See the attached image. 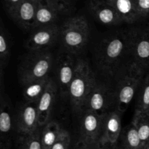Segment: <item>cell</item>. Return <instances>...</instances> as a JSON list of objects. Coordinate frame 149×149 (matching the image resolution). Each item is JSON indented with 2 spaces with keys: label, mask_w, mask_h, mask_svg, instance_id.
Returning <instances> with one entry per match:
<instances>
[{
  "label": "cell",
  "mask_w": 149,
  "mask_h": 149,
  "mask_svg": "<svg viewBox=\"0 0 149 149\" xmlns=\"http://www.w3.org/2000/svg\"><path fill=\"white\" fill-rule=\"evenodd\" d=\"M127 58L131 59L128 31L109 35L100 42L97 52V65L106 75L116 77L125 65L130 64L125 62Z\"/></svg>",
  "instance_id": "1"
},
{
  "label": "cell",
  "mask_w": 149,
  "mask_h": 149,
  "mask_svg": "<svg viewBox=\"0 0 149 149\" xmlns=\"http://www.w3.org/2000/svg\"><path fill=\"white\" fill-rule=\"evenodd\" d=\"M144 75L145 70L138 64L132 62L116 76L117 83L113 88L115 107L122 114L127 110L138 92Z\"/></svg>",
  "instance_id": "2"
},
{
  "label": "cell",
  "mask_w": 149,
  "mask_h": 149,
  "mask_svg": "<svg viewBox=\"0 0 149 149\" xmlns=\"http://www.w3.org/2000/svg\"><path fill=\"white\" fill-rule=\"evenodd\" d=\"M53 64V55L49 49L29 51L23 58L17 70L21 85L48 77Z\"/></svg>",
  "instance_id": "3"
},
{
  "label": "cell",
  "mask_w": 149,
  "mask_h": 149,
  "mask_svg": "<svg viewBox=\"0 0 149 149\" xmlns=\"http://www.w3.org/2000/svg\"><path fill=\"white\" fill-rule=\"evenodd\" d=\"M90 27L87 19L82 15L68 18L61 26L60 40L66 52L77 55L88 42Z\"/></svg>",
  "instance_id": "4"
},
{
  "label": "cell",
  "mask_w": 149,
  "mask_h": 149,
  "mask_svg": "<svg viewBox=\"0 0 149 149\" xmlns=\"http://www.w3.org/2000/svg\"><path fill=\"white\" fill-rule=\"evenodd\" d=\"M97 79L85 60L79 58L74 77L69 87L68 97L76 112H81L86 98Z\"/></svg>",
  "instance_id": "5"
},
{
  "label": "cell",
  "mask_w": 149,
  "mask_h": 149,
  "mask_svg": "<svg viewBox=\"0 0 149 149\" xmlns=\"http://www.w3.org/2000/svg\"><path fill=\"white\" fill-rule=\"evenodd\" d=\"M115 107L114 90L97 80L83 105L81 111H89L99 115H104Z\"/></svg>",
  "instance_id": "6"
},
{
  "label": "cell",
  "mask_w": 149,
  "mask_h": 149,
  "mask_svg": "<svg viewBox=\"0 0 149 149\" xmlns=\"http://www.w3.org/2000/svg\"><path fill=\"white\" fill-rule=\"evenodd\" d=\"M0 87V149H11L14 132H17L15 111L4 84Z\"/></svg>",
  "instance_id": "7"
},
{
  "label": "cell",
  "mask_w": 149,
  "mask_h": 149,
  "mask_svg": "<svg viewBox=\"0 0 149 149\" xmlns=\"http://www.w3.org/2000/svg\"><path fill=\"white\" fill-rule=\"evenodd\" d=\"M128 36L132 61L149 70V26L128 30Z\"/></svg>",
  "instance_id": "8"
},
{
  "label": "cell",
  "mask_w": 149,
  "mask_h": 149,
  "mask_svg": "<svg viewBox=\"0 0 149 149\" xmlns=\"http://www.w3.org/2000/svg\"><path fill=\"white\" fill-rule=\"evenodd\" d=\"M78 60L74 54L64 52L60 54L55 61V82L61 95L64 97H68L70 84L77 71Z\"/></svg>",
  "instance_id": "9"
},
{
  "label": "cell",
  "mask_w": 149,
  "mask_h": 149,
  "mask_svg": "<svg viewBox=\"0 0 149 149\" xmlns=\"http://www.w3.org/2000/svg\"><path fill=\"white\" fill-rule=\"evenodd\" d=\"M61 27L55 24L33 29L25 42V47L29 51L48 49L60 39Z\"/></svg>",
  "instance_id": "10"
},
{
  "label": "cell",
  "mask_w": 149,
  "mask_h": 149,
  "mask_svg": "<svg viewBox=\"0 0 149 149\" xmlns=\"http://www.w3.org/2000/svg\"><path fill=\"white\" fill-rule=\"evenodd\" d=\"M17 133L20 135L33 134L41 127L39 124L36 103L24 101L15 111Z\"/></svg>",
  "instance_id": "11"
},
{
  "label": "cell",
  "mask_w": 149,
  "mask_h": 149,
  "mask_svg": "<svg viewBox=\"0 0 149 149\" xmlns=\"http://www.w3.org/2000/svg\"><path fill=\"white\" fill-rule=\"evenodd\" d=\"M103 115L83 111L80 121V141L90 144L99 143L101 136Z\"/></svg>",
  "instance_id": "12"
},
{
  "label": "cell",
  "mask_w": 149,
  "mask_h": 149,
  "mask_svg": "<svg viewBox=\"0 0 149 149\" xmlns=\"http://www.w3.org/2000/svg\"><path fill=\"white\" fill-rule=\"evenodd\" d=\"M122 113L116 109L103 115L101 136L99 143L102 145L118 144L122 133Z\"/></svg>",
  "instance_id": "13"
},
{
  "label": "cell",
  "mask_w": 149,
  "mask_h": 149,
  "mask_svg": "<svg viewBox=\"0 0 149 149\" xmlns=\"http://www.w3.org/2000/svg\"><path fill=\"white\" fill-rule=\"evenodd\" d=\"M58 90V87L56 82L51 78L47 87L36 103L39 124L41 127L45 126L49 122L51 112L53 109Z\"/></svg>",
  "instance_id": "14"
},
{
  "label": "cell",
  "mask_w": 149,
  "mask_h": 149,
  "mask_svg": "<svg viewBox=\"0 0 149 149\" xmlns=\"http://www.w3.org/2000/svg\"><path fill=\"white\" fill-rule=\"evenodd\" d=\"M89 10L96 20L108 26H117L124 23L116 10L103 0H90Z\"/></svg>",
  "instance_id": "15"
},
{
  "label": "cell",
  "mask_w": 149,
  "mask_h": 149,
  "mask_svg": "<svg viewBox=\"0 0 149 149\" xmlns=\"http://www.w3.org/2000/svg\"><path fill=\"white\" fill-rule=\"evenodd\" d=\"M39 0H23L11 18L24 30L32 29Z\"/></svg>",
  "instance_id": "16"
},
{
  "label": "cell",
  "mask_w": 149,
  "mask_h": 149,
  "mask_svg": "<svg viewBox=\"0 0 149 149\" xmlns=\"http://www.w3.org/2000/svg\"><path fill=\"white\" fill-rule=\"evenodd\" d=\"M60 14V12L49 0H39L32 30L55 24Z\"/></svg>",
  "instance_id": "17"
},
{
  "label": "cell",
  "mask_w": 149,
  "mask_h": 149,
  "mask_svg": "<svg viewBox=\"0 0 149 149\" xmlns=\"http://www.w3.org/2000/svg\"><path fill=\"white\" fill-rule=\"evenodd\" d=\"M110 4L119 15L124 23H134L141 20L134 0H103Z\"/></svg>",
  "instance_id": "18"
},
{
  "label": "cell",
  "mask_w": 149,
  "mask_h": 149,
  "mask_svg": "<svg viewBox=\"0 0 149 149\" xmlns=\"http://www.w3.org/2000/svg\"><path fill=\"white\" fill-rule=\"evenodd\" d=\"M12 45L13 41L10 33L1 20L0 26V84H4V70L10 60Z\"/></svg>",
  "instance_id": "19"
},
{
  "label": "cell",
  "mask_w": 149,
  "mask_h": 149,
  "mask_svg": "<svg viewBox=\"0 0 149 149\" xmlns=\"http://www.w3.org/2000/svg\"><path fill=\"white\" fill-rule=\"evenodd\" d=\"M50 79L51 77L48 76L42 79L32 81L22 84V93L25 101L37 103L46 87H47Z\"/></svg>",
  "instance_id": "20"
},
{
  "label": "cell",
  "mask_w": 149,
  "mask_h": 149,
  "mask_svg": "<svg viewBox=\"0 0 149 149\" xmlns=\"http://www.w3.org/2000/svg\"><path fill=\"white\" fill-rule=\"evenodd\" d=\"M132 122L138 130L143 148L149 149V114L135 111Z\"/></svg>",
  "instance_id": "21"
},
{
  "label": "cell",
  "mask_w": 149,
  "mask_h": 149,
  "mask_svg": "<svg viewBox=\"0 0 149 149\" xmlns=\"http://www.w3.org/2000/svg\"><path fill=\"white\" fill-rule=\"evenodd\" d=\"M120 140L122 149H143L138 130L132 122L122 131Z\"/></svg>",
  "instance_id": "22"
},
{
  "label": "cell",
  "mask_w": 149,
  "mask_h": 149,
  "mask_svg": "<svg viewBox=\"0 0 149 149\" xmlns=\"http://www.w3.org/2000/svg\"><path fill=\"white\" fill-rule=\"evenodd\" d=\"M61 127L55 121H49L41 132V143L42 149H50L58 139Z\"/></svg>",
  "instance_id": "23"
},
{
  "label": "cell",
  "mask_w": 149,
  "mask_h": 149,
  "mask_svg": "<svg viewBox=\"0 0 149 149\" xmlns=\"http://www.w3.org/2000/svg\"><path fill=\"white\" fill-rule=\"evenodd\" d=\"M135 111L143 112L149 114V74L144 77L137 92Z\"/></svg>",
  "instance_id": "24"
},
{
  "label": "cell",
  "mask_w": 149,
  "mask_h": 149,
  "mask_svg": "<svg viewBox=\"0 0 149 149\" xmlns=\"http://www.w3.org/2000/svg\"><path fill=\"white\" fill-rule=\"evenodd\" d=\"M40 128L31 135H20L17 141V149H42L41 143L42 130Z\"/></svg>",
  "instance_id": "25"
},
{
  "label": "cell",
  "mask_w": 149,
  "mask_h": 149,
  "mask_svg": "<svg viewBox=\"0 0 149 149\" xmlns=\"http://www.w3.org/2000/svg\"><path fill=\"white\" fill-rule=\"evenodd\" d=\"M71 141L69 132L66 130L62 128L58 139L50 149H69Z\"/></svg>",
  "instance_id": "26"
},
{
  "label": "cell",
  "mask_w": 149,
  "mask_h": 149,
  "mask_svg": "<svg viewBox=\"0 0 149 149\" xmlns=\"http://www.w3.org/2000/svg\"><path fill=\"white\" fill-rule=\"evenodd\" d=\"M141 19L149 17V0H134Z\"/></svg>",
  "instance_id": "27"
},
{
  "label": "cell",
  "mask_w": 149,
  "mask_h": 149,
  "mask_svg": "<svg viewBox=\"0 0 149 149\" xmlns=\"http://www.w3.org/2000/svg\"><path fill=\"white\" fill-rule=\"evenodd\" d=\"M60 13H65L70 10L71 1L70 0H49Z\"/></svg>",
  "instance_id": "28"
},
{
  "label": "cell",
  "mask_w": 149,
  "mask_h": 149,
  "mask_svg": "<svg viewBox=\"0 0 149 149\" xmlns=\"http://www.w3.org/2000/svg\"><path fill=\"white\" fill-rule=\"evenodd\" d=\"M23 0H4V7L10 17L13 15L18 6Z\"/></svg>",
  "instance_id": "29"
},
{
  "label": "cell",
  "mask_w": 149,
  "mask_h": 149,
  "mask_svg": "<svg viewBox=\"0 0 149 149\" xmlns=\"http://www.w3.org/2000/svg\"><path fill=\"white\" fill-rule=\"evenodd\" d=\"M97 145V144H96ZM96 145H90L79 140L75 146V149H95Z\"/></svg>",
  "instance_id": "30"
},
{
  "label": "cell",
  "mask_w": 149,
  "mask_h": 149,
  "mask_svg": "<svg viewBox=\"0 0 149 149\" xmlns=\"http://www.w3.org/2000/svg\"><path fill=\"white\" fill-rule=\"evenodd\" d=\"M95 149H119V148L118 147V144H115V145H110V144L102 145V144L97 143L95 146Z\"/></svg>",
  "instance_id": "31"
}]
</instances>
